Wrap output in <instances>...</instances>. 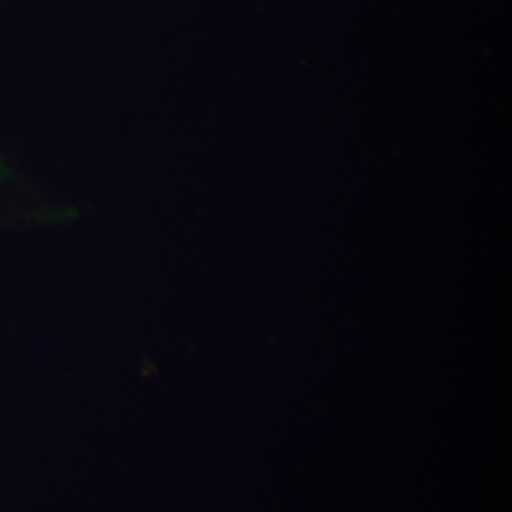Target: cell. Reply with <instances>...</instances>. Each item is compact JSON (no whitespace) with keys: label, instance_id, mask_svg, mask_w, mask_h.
<instances>
[]
</instances>
